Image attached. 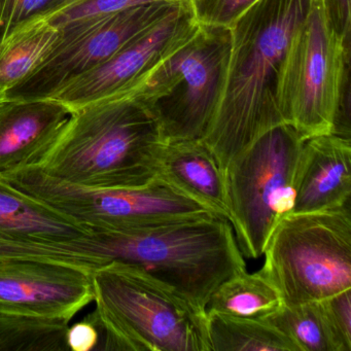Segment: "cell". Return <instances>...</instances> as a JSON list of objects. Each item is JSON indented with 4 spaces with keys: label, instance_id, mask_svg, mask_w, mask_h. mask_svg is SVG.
Returning a JSON list of instances; mask_svg holds the SVG:
<instances>
[{
    "label": "cell",
    "instance_id": "obj_26",
    "mask_svg": "<svg viewBox=\"0 0 351 351\" xmlns=\"http://www.w3.org/2000/svg\"><path fill=\"white\" fill-rule=\"evenodd\" d=\"M101 330L93 314H89L85 319L69 326L66 332V344L69 350L91 351L99 348Z\"/></svg>",
    "mask_w": 351,
    "mask_h": 351
},
{
    "label": "cell",
    "instance_id": "obj_27",
    "mask_svg": "<svg viewBox=\"0 0 351 351\" xmlns=\"http://www.w3.org/2000/svg\"><path fill=\"white\" fill-rule=\"evenodd\" d=\"M332 29L347 42L350 32V0H322Z\"/></svg>",
    "mask_w": 351,
    "mask_h": 351
},
{
    "label": "cell",
    "instance_id": "obj_5",
    "mask_svg": "<svg viewBox=\"0 0 351 351\" xmlns=\"http://www.w3.org/2000/svg\"><path fill=\"white\" fill-rule=\"evenodd\" d=\"M231 28L198 30L131 90L151 110L165 143L202 139L225 91Z\"/></svg>",
    "mask_w": 351,
    "mask_h": 351
},
{
    "label": "cell",
    "instance_id": "obj_21",
    "mask_svg": "<svg viewBox=\"0 0 351 351\" xmlns=\"http://www.w3.org/2000/svg\"><path fill=\"white\" fill-rule=\"evenodd\" d=\"M69 322L0 314V351H69Z\"/></svg>",
    "mask_w": 351,
    "mask_h": 351
},
{
    "label": "cell",
    "instance_id": "obj_4",
    "mask_svg": "<svg viewBox=\"0 0 351 351\" xmlns=\"http://www.w3.org/2000/svg\"><path fill=\"white\" fill-rule=\"evenodd\" d=\"M92 281L102 350L211 351L206 310L141 267L112 261Z\"/></svg>",
    "mask_w": 351,
    "mask_h": 351
},
{
    "label": "cell",
    "instance_id": "obj_18",
    "mask_svg": "<svg viewBox=\"0 0 351 351\" xmlns=\"http://www.w3.org/2000/svg\"><path fill=\"white\" fill-rule=\"evenodd\" d=\"M61 38L60 28L42 20L0 44V101L44 60Z\"/></svg>",
    "mask_w": 351,
    "mask_h": 351
},
{
    "label": "cell",
    "instance_id": "obj_11",
    "mask_svg": "<svg viewBox=\"0 0 351 351\" xmlns=\"http://www.w3.org/2000/svg\"><path fill=\"white\" fill-rule=\"evenodd\" d=\"M189 0L133 38L110 60L65 88L54 99L71 112L127 93L198 30Z\"/></svg>",
    "mask_w": 351,
    "mask_h": 351
},
{
    "label": "cell",
    "instance_id": "obj_15",
    "mask_svg": "<svg viewBox=\"0 0 351 351\" xmlns=\"http://www.w3.org/2000/svg\"><path fill=\"white\" fill-rule=\"evenodd\" d=\"M158 178L213 213L229 219L226 173L202 139L164 143Z\"/></svg>",
    "mask_w": 351,
    "mask_h": 351
},
{
    "label": "cell",
    "instance_id": "obj_19",
    "mask_svg": "<svg viewBox=\"0 0 351 351\" xmlns=\"http://www.w3.org/2000/svg\"><path fill=\"white\" fill-rule=\"evenodd\" d=\"M282 303L278 291L260 273L244 270L219 285L211 295L206 310L263 319Z\"/></svg>",
    "mask_w": 351,
    "mask_h": 351
},
{
    "label": "cell",
    "instance_id": "obj_24",
    "mask_svg": "<svg viewBox=\"0 0 351 351\" xmlns=\"http://www.w3.org/2000/svg\"><path fill=\"white\" fill-rule=\"evenodd\" d=\"M258 0H189L199 25L231 28Z\"/></svg>",
    "mask_w": 351,
    "mask_h": 351
},
{
    "label": "cell",
    "instance_id": "obj_6",
    "mask_svg": "<svg viewBox=\"0 0 351 351\" xmlns=\"http://www.w3.org/2000/svg\"><path fill=\"white\" fill-rule=\"evenodd\" d=\"M346 44L332 29L322 0H313L289 43L276 90L283 122L304 139L328 133L351 139L342 108Z\"/></svg>",
    "mask_w": 351,
    "mask_h": 351
},
{
    "label": "cell",
    "instance_id": "obj_12",
    "mask_svg": "<svg viewBox=\"0 0 351 351\" xmlns=\"http://www.w3.org/2000/svg\"><path fill=\"white\" fill-rule=\"evenodd\" d=\"M94 301L92 273L32 261H0V314L71 318Z\"/></svg>",
    "mask_w": 351,
    "mask_h": 351
},
{
    "label": "cell",
    "instance_id": "obj_20",
    "mask_svg": "<svg viewBox=\"0 0 351 351\" xmlns=\"http://www.w3.org/2000/svg\"><path fill=\"white\" fill-rule=\"evenodd\" d=\"M263 319L291 339L300 351H340L322 301L282 303Z\"/></svg>",
    "mask_w": 351,
    "mask_h": 351
},
{
    "label": "cell",
    "instance_id": "obj_10",
    "mask_svg": "<svg viewBox=\"0 0 351 351\" xmlns=\"http://www.w3.org/2000/svg\"><path fill=\"white\" fill-rule=\"evenodd\" d=\"M180 3H147L100 19L60 26V42L3 100L54 99L73 82L101 66L133 38L161 21Z\"/></svg>",
    "mask_w": 351,
    "mask_h": 351
},
{
    "label": "cell",
    "instance_id": "obj_23",
    "mask_svg": "<svg viewBox=\"0 0 351 351\" xmlns=\"http://www.w3.org/2000/svg\"><path fill=\"white\" fill-rule=\"evenodd\" d=\"M180 3L182 0H75L55 15L46 19L55 27L100 19L120 12L153 3Z\"/></svg>",
    "mask_w": 351,
    "mask_h": 351
},
{
    "label": "cell",
    "instance_id": "obj_9",
    "mask_svg": "<svg viewBox=\"0 0 351 351\" xmlns=\"http://www.w3.org/2000/svg\"><path fill=\"white\" fill-rule=\"evenodd\" d=\"M0 178L92 231L215 213L159 178L143 188L104 190L69 184L36 166H25L0 174Z\"/></svg>",
    "mask_w": 351,
    "mask_h": 351
},
{
    "label": "cell",
    "instance_id": "obj_22",
    "mask_svg": "<svg viewBox=\"0 0 351 351\" xmlns=\"http://www.w3.org/2000/svg\"><path fill=\"white\" fill-rule=\"evenodd\" d=\"M75 0H0V44L24 28L48 19Z\"/></svg>",
    "mask_w": 351,
    "mask_h": 351
},
{
    "label": "cell",
    "instance_id": "obj_14",
    "mask_svg": "<svg viewBox=\"0 0 351 351\" xmlns=\"http://www.w3.org/2000/svg\"><path fill=\"white\" fill-rule=\"evenodd\" d=\"M71 114L57 99L0 101V174L34 165Z\"/></svg>",
    "mask_w": 351,
    "mask_h": 351
},
{
    "label": "cell",
    "instance_id": "obj_1",
    "mask_svg": "<svg viewBox=\"0 0 351 351\" xmlns=\"http://www.w3.org/2000/svg\"><path fill=\"white\" fill-rule=\"evenodd\" d=\"M312 1L258 0L232 26L225 91L202 138L225 173L261 135L285 124L277 106V82Z\"/></svg>",
    "mask_w": 351,
    "mask_h": 351
},
{
    "label": "cell",
    "instance_id": "obj_2",
    "mask_svg": "<svg viewBox=\"0 0 351 351\" xmlns=\"http://www.w3.org/2000/svg\"><path fill=\"white\" fill-rule=\"evenodd\" d=\"M164 143L151 110L127 92L71 112L32 166L84 188H143L158 178Z\"/></svg>",
    "mask_w": 351,
    "mask_h": 351
},
{
    "label": "cell",
    "instance_id": "obj_7",
    "mask_svg": "<svg viewBox=\"0 0 351 351\" xmlns=\"http://www.w3.org/2000/svg\"><path fill=\"white\" fill-rule=\"evenodd\" d=\"M258 271L287 305L322 301L351 289L350 204L285 215Z\"/></svg>",
    "mask_w": 351,
    "mask_h": 351
},
{
    "label": "cell",
    "instance_id": "obj_8",
    "mask_svg": "<svg viewBox=\"0 0 351 351\" xmlns=\"http://www.w3.org/2000/svg\"><path fill=\"white\" fill-rule=\"evenodd\" d=\"M305 141L291 125H278L261 135L226 171L228 221L244 258L263 256L279 221L293 213Z\"/></svg>",
    "mask_w": 351,
    "mask_h": 351
},
{
    "label": "cell",
    "instance_id": "obj_25",
    "mask_svg": "<svg viewBox=\"0 0 351 351\" xmlns=\"http://www.w3.org/2000/svg\"><path fill=\"white\" fill-rule=\"evenodd\" d=\"M339 350L351 351V289L322 300Z\"/></svg>",
    "mask_w": 351,
    "mask_h": 351
},
{
    "label": "cell",
    "instance_id": "obj_16",
    "mask_svg": "<svg viewBox=\"0 0 351 351\" xmlns=\"http://www.w3.org/2000/svg\"><path fill=\"white\" fill-rule=\"evenodd\" d=\"M92 235V230L0 178V239L67 243Z\"/></svg>",
    "mask_w": 351,
    "mask_h": 351
},
{
    "label": "cell",
    "instance_id": "obj_3",
    "mask_svg": "<svg viewBox=\"0 0 351 351\" xmlns=\"http://www.w3.org/2000/svg\"><path fill=\"white\" fill-rule=\"evenodd\" d=\"M91 243L108 262L137 265L204 310L221 282L246 270L231 223L215 213L93 231Z\"/></svg>",
    "mask_w": 351,
    "mask_h": 351
},
{
    "label": "cell",
    "instance_id": "obj_17",
    "mask_svg": "<svg viewBox=\"0 0 351 351\" xmlns=\"http://www.w3.org/2000/svg\"><path fill=\"white\" fill-rule=\"evenodd\" d=\"M206 326L211 351H300L265 319L206 310Z\"/></svg>",
    "mask_w": 351,
    "mask_h": 351
},
{
    "label": "cell",
    "instance_id": "obj_13",
    "mask_svg": "<svg viewBox=\"0 0 351 351\" xmlns=\"http://www.w3.org/2000/svg\"><path fill=\"white\" fill-rule=\"evenodd\" d=\"M351 203V139L328 133L306 139L297 172L293 213H312Z\"/></svg>",
    "mask_w": 351,
    "mask_h": 351
}]
</instances>
